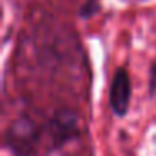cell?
<instances>
[{
    "label": "cell",
    "mask_w": 156,
    "mask_h": 156,
    "mask_svg": "<svg viewBox=\"0 0 156 156\" xmlns=\"http://www.w3.org/2000/svg\"><path fill=\"white\" fill-rule=\"evenodd\" d=\"M149 86H151V92H154V89H156V62L151 66V71H149Z\"/></svg>",
    "instance_id": "cell-4"
},
{
    "label": "cell",
    "mask_w": 156,
    "mask_h": 156,
    "mask_svg": "<svg viewBox=\"0 0 156 156\" xmlns=\"http://www.w3.org/2000/svg\"><path fill=\"white\" fill-rule=\"evenodd\" d=\"M131 102V79L126 69H118L109 86V106L116 116H126Z\"/></svg>",
    "instance_id": "cell-1"
},
{
    "label": "cell",
    "mask_w": 156,
    "mask_h": 156,
    "mask_svg": "<svg viewBox=\"0 0 156 156\" xmlns=\"http://www.w3.org/2000/svg\"><path fill=\"white\" fill-rule=\"evenodd\" d=\"M52 139L64 143L77 133V119L71 111H62L51 121Z\"/></svg>",
    "instance_id": "cell-2"
},
{
    "label": "cell",
    "mask_w": 156,
    "mask_h": 156,
    "mask_svg": "<svg viewBox=\"0 0 156 156\" xmlns=\"http://www.w3.org/2000/svg\"><path fill=\"white\" fill-rule=\"evenodd\" d=\"M101 5H99V0H87L84 5H81L79 9V17L82 19H91L94 17V14H98Z\"/></svg>",
    "instance_id": "cell-3"
}]
</instances>
